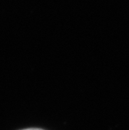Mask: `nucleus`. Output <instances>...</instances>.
<instances>
[{"label": "nucleus", "instance_id": "obj_1", "mask_svg": "<svg viewBox=\"0 0 129 130\" xmlns=\"http://www.w3.org/2000/svg\"><path fill=\"white\" fill-rule=\"evenodd\" d=\"M23 130H43L40 128H27V129H23Z\"/></svg>", "mask_w": 129, "mask_h": 130}]
</instances>
